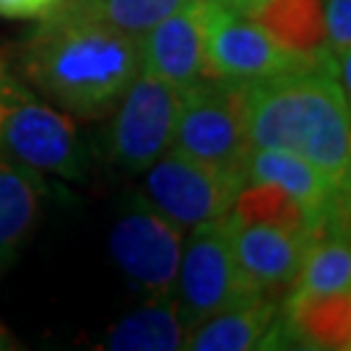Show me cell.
<instances>
[{
    "mask_svg": "<svg viewBox=\"0 0 351 351\" xmlns=\"http://www.w3.org/2000/svg\"><path fill=\"white\" fill-rule=\"evenodd\" d=\"M24 75L42 97L84 120L110 114L141 73L136 37L50 13L24 47Z\"/></svg>",
    "mask_w": 351,
    "mask_h": 351,
    "instance_id": "cell-1",
    "label": "cell"
},
{
    "mask_svg": "<svg viewBox=\"0 0 351 351\" xmlns=\"http://www.w3.org/2000/svg\"><path fill=\"white\" fill-rule=\"evenodd\" d=\"M242 104L252 149L302 156L349 188V97L333 78L304 71L242 84Z\"/></svg>",
    "mask_w": 351,
    "mask_h": 351,
    "instance_id": "cell-2",
    "label": "cell"
},
{
    "mask_svg": "<svg viewBox=\"0 0 351 351\" xmlns=\"http://www.w3.org/2000/svg\"><path fill=\"white\" fill-rule=\"evenodd\" d=\"M169 149L245 182L252 146L245 128L242 84L203 78L185 88Z\"/></svg>",
    "mask_w": 351,
    "mask_h": 351,
    "instance_id": "cell-3",
    "label": "cell"
},
{
    "mask_svg": "<svg viewBox=\"0 0 351 351\" xmlns=\"http://www.w3.org/2000/svg\"><path fill=\"white\" fill-rule=\"evenodd\" d=\"M203 3V0H201ZM326 58V55H323ZM323 58L284 47L261 24L221 3H203V75L252 84L274 75L317 71Z\"/></svg>",
    "mask_w": 351,
    "mask_h": 351,
    "instance_id": "cell-4",
    "label": "cell"
},
{
    "mask_svg": "<svg viewBox=\"0 0 351 351\" xmlns=\"http://www.w3.org/2000/svg\"><path fill=\"white\" fill-rule=\"evenodd\" d=\"M261 291L265 289L255 287L234 258L226 216L193 226L180 255L175 281L177 313L185 333L206 317Z\"/></svg>",
    "mask_w": 351,
    "mask_h": 351,
    "instance_id": "cell-5",
    "label": "cell"
},
{
    "mask_svg": "<svg viewBox=\"0 0 351 351\" xmlns=\"http://www.w3.org/2000/svg\"><path fill=\"white\" fill-rule=\"evenodd\" d=\"M110 252L130 287L149 300L175 297L177 268L182 255V229L154 203L130 193L110 229Z\"/></svg>",
    "mask_w": 351,
    "mask_h": 351,
    "instance_id": "cell-6",
    "label": "cell"
},
{
    "mask_svg": "<svg viewBox=\"0 0 351 351\" xmlns=\"http://www.w3.org/2000/svg\"><path fill=\"white\" fill-rule=\"evenodd\" d=\"M0 141L16 162L37 172L84 180L88 151L68 114L29 99L0 75Z\"/></svg>",
    "mask_w": 351,
    "mask_h": 351,
    "instance_id": "cell-7",
    "label": "cell"
},
{
    "mask_svg": "<svg viewBox=\"0 0 351 351\" xmlns=\"http://www.w3.org/2000/svg\"><path fill=\"white\" fill-rule=\"evenodd\" d=\"M182 91L141 71L114 107L107 156L123 172H143L172 146Z\"/></svg>",
    "mask_w": 351,
    "mask_h": 351,
    "instance_id": "cell-8",
    "label": "cell"
},
{
    "mask_svg": "<svg viewBox=\"0 0 351 351\" xmlns=\"http://www.w3.org/2000/svg\"><path fill=\"white\" fill-rule=\"evenodd\" d=\"M146 172V198L180 229L226 216L245 185L175 149L164 151Z\"/></svg>",
    "mask_w": 351,
    "mask_h": 351,
    "instance_id": "cell-9",
    "label": "cell"
},
{
    "mask_svg": "<svg viewBox=\"0 0 351 351\" xmlns=\"http://www.w3.org/2000/svg\"><path fill=\"white\" fill-rule=\"evenodd\" d=\"M261 349H351V291L310 294L291 287Z\"/></svg>",
    "mask_w": 351,
    "mask_h": 351,
    "instance_id": "cell-10",
    "label": "cell"
},
{
    "mask_svg": "<svg viewBox=\"0 0 351 351\" xmlns=\"http://www.w3.org/2000/svg\"><path fill=\"white\" fill-rule=\"evenodd\" d=\"M141 71L185 91L203 81V3L188 0L138 39Z\"/></svg>",
    "mask_w": 351,
    "mask_h": 351,
    "instance_id": "cell-11",
    "label": "cell"
},
{
    "mask_svg": "<svg viewBox=\"0 0 351 351\" xmlns=\"http://www.w3.org/2000/svg\"><path fill=\"white\" fill-rule=\"evenodd\" d=\"M232 250L242 274L255 287L265 291H276L291 287L300 274L304 255L315 239L307 234H294L271 224H242L226 213Z\"/></svg>",
    "mask_w": 351,
    "mask_h": 351,
    "instance_id": "cell-12",
    "label": "cell"
},
{
    "mask_svg": "<svg viewBox=\"0 0 351 351\" xmlns=\"http://www.w3.org/2000/svg\"><path fill=\"white\" fill-rule=\"evenodd\" d=\"M47 182L26 164L0 159V276L16 263L19 252L42 219Z\"/></svg>",
    "mask_w": 351,
    "mask_h": 351,
    "instance_id": "cell-13",
    "label": "cell"
},
{
    "mask_svg": "<svg viewBox=\"0 0 351 351\" xmlns=\"http://www.w3.org/2000/svg\"><path fill=\"white\" fill-rule=\"evenodd\" d=\"M278 313V302L271 291L252 294L247 300L206 317L185 336L190 351H250L263 346Z\"/></svg>",
    "mask_w": 351,
    "mask_h": 351,
    "instance_id": "cell-14",
    "label": "cell"
},
{
    "mask_svg": "<svg viewBox=\"0 0 351 351\" xmlns=\"http://www.w3.org/2000/svg\"><path fill=\"white\" fill-rule=\"evenodd\" d=\"M326 0H237L234 11L261 24L284 47L302 55H326Z\"/></svg>",
    "mask_w": 351,
    "mask_h": 351,
    "instance_id": "cell-15",
    "label": "cell"
},
{
    "mask_svg": "<svg viewBox=\"0 0 351 351\" xmlns=\"http://www.w3.org/2000/svg\"><path fill=\"white\" fill-rule=\"evenodd\" d=\"M185 328L175 297L149 300L138 310L120 317L101 339L104 351H180L185 349Z\"/></svg>",
    "mask_w": 351,
    "mask_h": 351,
    "instance_id": "cell-16",
    "label": "cell"
},
{
    "mask_svg": "<svg viewBox=\"0 0 351 351\" xmlns=\"http://www.w3.org/2000/svg\"><path fill=\"white\" fill-rule=\"evenodd\" d=\"M229 216L242 224H271L294 234L320 239L313 216L302 208L284 188L268 180H250L239 188Z\"/></svg>",
    "mask_w": 351,
    "mask_h": 351,
    "instance_id": "cell-17",
    "label": "cell"
},
{
    "mask_svg": "<svg viewBox=\"0 0 351 351\" xmlns=\"http://www.w3.org/2000/svg\"><path fill=\"white\" fill-rule=\"evenodd\" d=\"M185 3L188 0H65L55 13L110 26L114 32L141 39Z\"/></svg>",
    "mask_w": 351,
    "mask_h": 351,
    "instance_id": "cell-18",
    "label": "cell"
},
{
    "mask_svg": "<svg viewBox=\"0 0 351 351\" xmlns=\"http://www.w3.org/2000/svg\"><path fill=\"white\" fill-rule=\"evenodd\" d=\"M291 287L310 294L351 291L349 234H326L315 239Z\"/></svg>",
    "mask_w": 351,
    "mask_h": 351,
    "instance_id": "cell-19",
    "label": "cell"
},
{
    "mask_svg": "<svg viewBox=\"0 0 351 351\" xmlns=\"http://www.w3.org/2000/svg\"><path fill=\"white\" fill-rule=\"evenodd\" d=\"M326 50L339 58L351 52V0H326Z\"/></svg>",
    "mask_w": 351,
    "mask_h": 351,
    "instance_id": "cell-20",
    "label": "cell"
},
{
    "mask_svg": "<svg viewBox=\"0 0 351 351\" xmlns=\"http://www.w3.org/2000/svg\"><path fill=\"white\" fill-rule=\"evenodd\" d=\"M65 0H0V19L11 21H42L55 13Z\"/></svg>",
    "mask_w": 351,
    "mask_h": 351,
    "instance_id": "cell-21",
    "label": "cell"
},
{
    "mask_svg": "<svg viewBox=\"0 0 351 351\" xmlns=\"http://www.w3.org/2000/svg\"><path fill=\"white\" fill-rule=\"evenodd\" d=\"M19 349H24V343H19V339L0 323V351H19Z\"/></svg>",
    "mask_w": 351,
    "mask_h": 351,
    "instance_id": "cell-22",
    "label": "cell"
},
{
    "mask_svg": "<svg viewBox=\"0 0 351 351\" xmlns=\"http://www.w3.org/2000/svg\"><path fill=\"white\" fill-rule=\"evenodd\" d=\"M203 3H221V5H229V8L237 5V0H203Z\"/></svg>",
    "mask_w": 351,
    "mask_h": 351,
    "instance_id": "cell-23",
    "label": "cell"
},
{
    "mask_svg": "<svg viewBox=\"0 0 351 351\" xmlns=\"http://www.w3.org/2000/svg\"><path fill=\"white\" fill-rule=\"evenodd\" d=\"M0 75H3V71H0Z\"/></svg>",
    "mask_w": 351,
    "mask_h": 351,
    "instance_id": "cell-24",
    "label": "cell"
}]
</instances>
